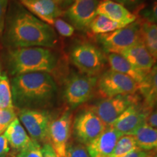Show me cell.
Returning a JSON list of instances; mask_svg holds the SVG:
<instances>
[{
	"label": "cell",
	"mask_w": 157,
	"mask_h": 157,
	"mask_svg": "<svg viewBox=\"0 0 157 157\" xmlns=\"http://www.w3.org/2000/svg\"><path fill=\"white\" fill-rule=\"evenodd\" d=\"M140 39L149 52L157 60V24L146 21L141 23Z\"/></svg>",
	"instance_id": "7402d4cb"
},
{
	"label": "cell",
	"mask_w": 157,
	"mask_h": 157,
	"mask_svg": "<svg viewBox=\"0 0 157 157\" xmlns=\"http://www.w3.org/2000/svg\"><path fill=\"white\" fill-rule=\"evenodd\" d=\"M15 118H17V113L15 108L0 109V135L5 132Z\"/></svg>",
	"instance_id": "484cf974"
},
{
	"label": "cell",
	"mask_w": 157,
	"mask_h": 157,
	"mask_svg": "<svg viewBox=\"0 0 157 157\" xmlns=\"http://www.w3.org/2000/svg\"><path fill=\"white\" fill-rule=\"evenodd\" d=\"M143 98V104L148 109H157V63L147 76L146 82L139 88Z\"/></svg>",
	"instance_id": "ffe728a7"
},
{
	"label": "cell",
	"mask_w": 157,
	"mask_h": 157,
	"mask_svg": "<svg viewBox=\"0 0 157 157\" xmlns=\"http://www.w3.org/2000/svg\"><path fill=\"white\" fill-rule=\"evenodd\" d=\"M98 3V0H76L63 13L74 29L87 31L97 15Z\"/></svg>",
	"instance_id": "4fadbf2b"
},
{
	"label": "cell",
	"mask_w": 157,
	"mask_h": 157,
	"mask_svg": "<svg viewBox=\"0 0 157 157\" xmlns=\"http://www.w3.org/2000/svg\"><path fill=\"white\" fill-rule=\"evenodd\" d=\"M97 15H103L119 24L127 25L135 22L136 15L127 7L113 0H102L98 3Z\"/></svg>",
	"instance_id": "e0dca14e"
},
{
	"label": "cell",
	"mask_w": 157,
	"mask_h": 157,
	"mask_svg": "<svg viewBox=\"0 0 157 157\" xmlns=\"http://www.w3.org/2000/svg\"><path fill=\"white\" fill-rule=\"evenodd\" d=\"M5 39L14 48H53L58 42L54 29L23 8H17L9 20Z\"/></svg>",
	"instance_id": "6da1fadb"
},
{
	"label": "cell",
	"mask_w": 157,
	"mask_h": 157,
	"mask_svg": "<svg viewBox=\"0 0 157 157\" xmlns=\"http://www.w3.org/2000/svg\"><path fill=\"white\" fill-rule=\"evenodd\" d=\"M1 66H0V74H1Z\"/></svg>",
	"instance_id": "f35d334b"
},
{
	"label": "cell",
	"mask_w": 157,
	"mask_h": 157,
	"mask_svg": "<svg viewBox=\"0 0 157 157\" xmlns=\"http://www.w3.org/2000/svg\"><path fill=\"white\" fill-rule=\"evenodd\" d=\"M107 60L111 69L130 77L138 84L139 88L146 82L148 74L135 68L121 55L109 54Z\"/></svg>",
	"instance_id": "ac0fdd59"
},
{
	"label": "cell",
	"mask_w": 157,
	"mask_h": 157,
	"mask_svg": "<svg viewBox=\"0 0 157 157\" xmlns=\"http://www.w3.org/2000/svg\"><path fill=\"white\" fill-rule=\"evenodd\" d=\"M18 117L32 140L39 143L48 140V129L52 121L48 112L40 110L23 109L19 111Z\"/></svg>",
	"instance_id": "9c48e42d"
},
{
	"label": "cell",
	"mask_w": 157,
	"mask_h": 157,
	"mask_svg": "<svg viewBox=\"0 0 157 157\" xmlns=\"http://www.w3.org/2000/svg\"><path fill=\"white\" fill-rule=\"evenodd\" d=\"M107 126L90 109L76 116L74 121V133L82 144L87 146L103 132Z\"/></svg>",
	"instance_id": "30bf717a"
},
{
	"label": "cell",
	"mask_w": 157,
	"mask_h": 157,
	"mask_svg": "<svg viewBox=\"0 0 157 157\" xmlns=\"http://www.w3.org/2000/svg\"><path fill=\"white\" fill-rule=\"evenodd\" d=\"M152 157H157V154H156V155H154V156H152Z\"/></svg>",
	"instance_id": "74e56055"
},
{
	"label": "cell",
	"mask_w": 157,
	"mask_h": 157,
	"mask_svg": "<svg viewBox=\"0 0 157 157\" xmlns=\"http://www.w3.org/2000/svg\"><path fill=\"white\" fill-rule=\"evenodd\" d=\"M123 27L124 26L111 21L103 15H97L90 25V29L93 34L99 35L112 32Z\"/></svg>",
	"instance_id": "603a6c76"
},
{
	"label": "cell",
	"mask_w": 157,
	"mask_h": 157,
	"mask_svg": "<svg viewBox=\"0 0 157 157\" xmlns=\"http://www.w3.org/2000/svg\"><path fill=\"white\" fill-rule=\"evenodd\" d=\"M146 123L152 127L157 129V109L153 110L151 112L149 113L147 118Z\"/></svg>",
	"instance_id": "d590c367"
},
{
	"label": "cell",
	"mask_w": 157,
	"mask_h": 157,
	"mask_svg": "<svg viewBox=\"0 0 157 157\" xmlns=\"http://www.w3.org/2000/svg\"><path fill=\"white\" fill-rule=\"evenodd\" d=\"M17 157H18V156H17Z\"/></svg>",
	"instance_id": "ab89813d"
},
{
	"label": "cell",
	"mask_w": 157,
	"mask_h": 157,
	"mask_svg": "<svg viewBox=\"0 0 157 157\" xmlns=\"http://www.w3.org/2000/svg\"><path fill=\"white\" fill-rule=\"evenodd\" d=\"M152 111L143 103L133 104L118 118L111 126L122 136L132 135L141 125L146 122L147 118Z\"/></svg>",
	"instance_id": "7c38bea8"
},
{
	"label": "cell",
	"mask_w": 157,
	"mask_h": 157,
	"mask_svg": "<svg viewBox=\"0 0 157 157\" xmlns=\"http://www.w3.org/2000/svg\"><path fill=\"white\" fill-rule=\"evenodd\" d=\"M140 98L136 94L121 95L104 98L89 109L93 111L106 126H110L129 106L140 103Z\"/></svg>",
	"instance_id": "52a82bcc"
},
{
	"label": "cell",
	"mask_w": 157,
	"mask_h": 157,
	"mask_svg": "<svg viewBox=\"0 0 157 157\" xmlns=\"http://www.w3.org/2000/svg\"><path fill=\"white\" fill-rule=\"evenodd\" d=\"M113 1L121 4V5H124L127 8V7L132 8V7H135L137 6L140 5L145 0H113Z\"/></svg>",
	"instance_id": "d6a6232c"
},
{
	"label": "cell",
	"mask_w": 157,
	"mask_h": 157,
	"mask_svg": "<svg viewBox=\"0 0 157 157\" xmlns=\"http://www.w3.org/2000/svg\"><path fill=\"white\" fill-rule=\"evenodd\" d=\"M53 25L56 31L58 32V34L65 37L73 36L74 31H75V29L73 25L65 21L64 20L60 18V17L55 20Z\"/></svg>",
	"instance_id": "4316f807"
},
{
	"label": "cell",
	"mask_w": 157,
	"mask_h": 157,
	"mask_svg": "<svg viewBox=\"0 0 157 157\" xmlns=\"http://www.w3.org/2000/svg\"><path fill=\"white\" fill-rule=\"evenodd\" d=\"M10 151V145L3 134L0 135V157H6Z\"/></svg>",
	"instance_id": "1f68e13d"
},
{
	"label": "cell",
	"mask_w": 157,
	"mask_h": 157,
	"mask_svg": "<svg viewBox=\"0 0 157 157\" xmlns=\"http://www.w3.org/2000/svg\"><path fill=\"white\" fill-rule=\"evenodd\" d=\"M57 4L61 10L67 9L69 6L73 4L76 0H56Z\"/></svg>",
	"instance_id": "8d00e7d4"
},
{
	"label": "cell",
	"mask_w": 157,
	"mask_h": 157,
	"mask_svg": "<svg viewBox=\"0 0 157 157\" xmlns=\"http://www.w3.org/2000/svg\"><path fill=\"white\" fill-rule=\"evenodd\" d=\"M66 157H90L87 147L83 144L68 146Z\"/></svg>",
	"instance_id": "f1b7e54d"
},
{
	"label": "cell",
	"mask_w": 157,
	"mask_h": 157,
	"mask_svg": "<svg viewBox=\"0 0 157 157\" xmlns=\"http://www.w3.org/2000/svg\"><path fill=\"white\" fill-rule=\"evenodd\" d=\"M31 14L52 25L55 20L63 14L56 0H19Z\"/></svg>",
	"instance_id": "5bb4252c"
},
{
	"label": "cell",
	"mask_w": 157,
	"mask_h": 157,
	"mask_svg": "<svg viewBox=\"0 0 157 157\" xmlns=\"http://www.w3.org/2000/svg\"><path fill=\"white\" fill-rule=\"evenodd\" d=\"M141 14L146 22L157 24V0H155L149 7L143 10Z\"/></svg>",
	"instance_id": "f546056e"
},
{
	"label": "cell",
	"mask_w": 157,
	"mask_h": 157,
	"mask_svg": "<svg viewBox=\"0 0 157 157\" xmlns=\"http://www.w3.org/2000/svg\"><path fill=\"white\" fill-rule=\"evenodd\" d=\"M71 62L82 74L95 76L103 69L106 58L101 49L88 42H77L70 52Z\"/></svg>",
	"instance_id": "277c9868"
},
{
	"label": "cell",
	"mask_w": 157,
	"mask_h": 157,
	"mask_svg": "<svg viewBox=\"0 0 157 157\" xmlns=\"http://www.w3.org/2000/svg\"><path fill=\"white\" fill-rule=\"evenodd\" d=\"M121 136L111 125L107 126L99 136L86 146L90 156L109 157Z\"/></svg>",
	"instance_id": "9a60e30c"
},
{
	"label": "cell",
	"mask_w": 157,
	"mask_h": 157,
	"mask_svg": "<svg viewBox=\"0 0 157 157\" xmlns=\"http://www.w3.org/2000/svg\"><path fill=\"white\" fill-rule=\"evenodd\" d=\"M18 157H43L42 147L36 141L32 140L26 148L20 151Z\"/></svg>",
	"instance_id": "83f0119b"
},
{
	"label": "cell",
	"mask_w": 157,
	"mask_h": 157,
	"mask_svg": "<svg viewBox=\"0 0 157 157\" xmlns=\"http://www.w3.org/2000/svg\"><path fill=\"white\" fill-rule=\"evenodd\" d=\"M98 93L104 98L121 95H132L139 91V85L125 74L112 69L105 71L98 78Z\"/></svg>",
	"instance_id": "8992f818"
},
{
	"label": "cell",
	"mask_w": 157,
	"mask_h": 157,
	"mask_svg": "<svg viewBox=\"0 0 157 157\" xmlns=\"http://www.w3.org/2000/svg\"><path fill=\"white\" fill-rule=\"evenodd\" d=\"M11 85L7 74H0V109H13Z\"/></svg>",
	"instance_id": "d4e9b609"
},
{
	"label": "cell",
	"mask_w": 157,
	"mask_h": 157,
	"mask_svg": "<svg viewBox=\"0 0 157 157\" xmlns=\"http://www.w3.org/2000/svg\"><path fill=\"white\" fill-rule=\"evenodd\" d=\"M140 21H135L112 32L97 35V40L104 52L120 55L140 40Z\"/></svg>",
	"instance_id": "5b68a950"
},
{
	"label": "cell",
	"mask_w": 157,
	"mask_h": 157,
	"mask_svg": "<svg viewBox=\"0 0 157 157\" xmlns=\"http://www.w3.org/2000/svg\"><path fill=\"white\" fill-rule=\"evenodd\" d=\"M11 86L13 101L18 105L46 103L53 97L57 90L53 77L46 72L15 76Z\"/></svg>",
	"instance_id": "7a4b0ae2"
},
{
	"label": "cell",
	"mask_w": 157,
	"mask_h": 157,
	"mask_svg": "<svg viewBox=\"0 0 157 157\" xmlns=\"http://www.w3.org/2000/svg\"><path fill=\"white\" fill-rule=\"evenodd\" d=\"M8 0H0V36L2 34L5 24V16Z\"/></svg>",
	"instance_id": "4dcf8cb0"
},
{
	"label": "cell",
	"mask_w": 157,
	"mask_h": 157,
	"mask_svg": "<svg viewBox=\"0 0 157 157\" xmlns=\"http://www.w3.org/2000/svg\"><path fill=\"white\" fill-rule=\"evenodd\" d=\"M137 146L145 151H157V129L146 122L139 127L132 134Z\"/></svg>",
	"instance_id": "44dd1931"
},
{
	"label": "cell",
	"mask_w": 157,
	"mask_h": 157,
	"mask_svg": "<svg viewBox=\"0 0 157 157\" xmlns=\"http://www.w3.org/2000/svg\"><path fill=\"white\" fill-rule=\"evenodd\" d=\"M139 149L133 135H123L117 141L112 153L109 157H122Z\"/></svg>",
	"instance_id": "cb8c5ba5"
},
{
	"label": "cell",
	"mask_w": 157,
	"mask_h": 157,
	"mask_svg": "<svg viewBox=\"0 0 157 157\" xmlns=\"http://www.w3.org/2000/svg\"><path fill=\"white\" fill-rule=\"evenodd\" d=\"M43 157H58L55 152L54 149L48 143H45L42 148Z\"/></svg>",
	"instance_id": "836d02e7"
},
{
	"label": "cell",
	"mask_w": 157,
	"mask_h": 157,
	"mask_svg": "<svg viewBox=\"0 0 157 157\" xmlns=\"http://www.w3.org/2000/svg\"><path fill=\"white\" fill-rule=\"evenodd\" d=\"M10 74L17 76L34 72L51 73L56 68L58 59L50 49L40 47L15 48L7 56Z\"/></svg>",
	"instance_id": "3957f363"
},
{
	"label": "cell",
	"mask_w": 157,
	"mask_h": 157,
	"mask_svg": "<svg viewBox=\"0 0 157 157\" xmlns=\"http://www.w3.org/2000/svg\"><path fill=\"white\" fill-rule=\"evenodd\" d=\"M151 154L150 152L145 151L141 150V149H137V150L133 151L129 153L125 156L122 157H151Z\"/></svg>",
	"instance_id": "e575fe53"
},
{
	"label": "cell",
	"mask_w": 157,
	"mask_h": 157,
	"mask_svg": "<svg viewBox=\"0 0 157 157\" xmlns=\"http://www.w3.org/2000/svg\"><path fill=\"white\" fill-rule=\"evenodd\" d=\"M3 135L7 140L10 146L19 151L26 148L32 141V139L29 137L17 118H15L12 121Z\"/></svg>",
	"instance_id": "d6986e66"
},
{
	"label": "cell",
	"mask_w": 157,
	"mask_h": 157,
	"mask_svg": "<svg viewBox=\"0 0 157 157\" xmlns=\"http://www.w3.org/2000/svg\"><path fill=\"white\" fill-rule=\"evenodd\" d=\"M120 55L135 68L146 74H149L156 61L141 39Z\"/></svg>",
	"instance_id": "2e32d148"
},
{
	"label": "cell",
	"mask_w": 157,
	"mask_h": 157,
	"mask_svg": "<svg viewBox=\"0 0 157 157\" xmlns=\"http://www.w3.org/2000/svg\"><path fill=\"white\" fill-rule=\"evenodd\" d=\"M72 115L66 111L58 118L52 120L48 129V140L58 157H66L71 135Z\"/></svg>",
	"instance_id": "8fae6325"
},
{
	"label": "cell",
	"mask_w": 157,
	"mask_h": 157,
	"mask_svg": "<svg viewBox=\"0 0 157 157\" xmlns=\"http://www.w3.org/2000/svg\"><path fill=\"white\" fill-rule=\"evenodd\" d=\"M98 77L82 74H72L65 84L64 95L71 107L78 106L89 101L97 86Z\"/></svg>",
	"instance_id": "ba28073f"
}]
</instances>
